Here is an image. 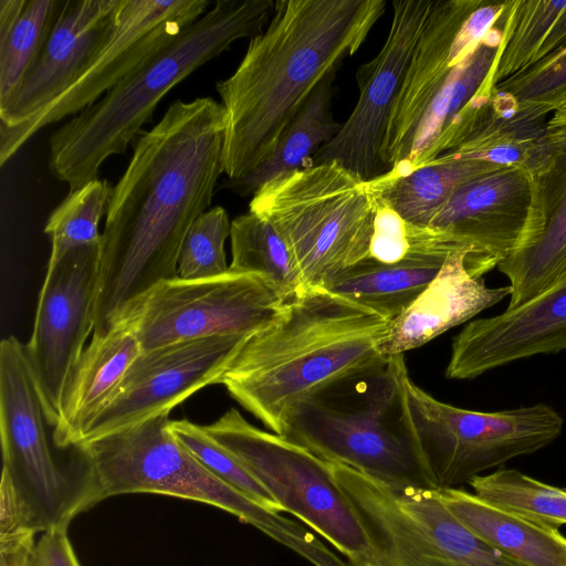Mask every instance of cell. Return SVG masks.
Segmentation results:
<instances>
[{
  "label": "cell",
  "mask_w": 566,
  "mask_h": 566,
  "mask_svg": "<svg viewBox=\"0 0 566 566\" xmlns=\"http://www.w3.org/2000/svg\"><path fill=\"white\" fill-rule=\"evenodd\" d=\"M406 405L437 488H462L486 471L554 442L562 416L549 405L499 411L469 410L442 402L405 380Z\"/></svg>",
  "instance_id": "10"
},
{
  "label": "cell",
  "mask_w": 566,
  "mask_h": 566,
  "mask_svg": "<svg viewBox=\"0 0 566 566\" xmlns=\"http://www.w3.org/2000/svg\"><path fill=\"white\" fill-rule=\"evenodd\" d=\"M248 337L218 335L142 350L80 443L170 412L201 388L219 384Z\"/></svg>",
  "instance_id": "17"
},
{
  "label": "cell",
  "mask_w": 566,
  "mask_h": 566,
  "mask_svg": "<svg viewBox=\"0 0 566 566\" xmlns=\"http://www.w3.org/2000/svg\"><path fill=\"white\" fill-rule=\"evenodd\" d=\"M510 0H434L411 55L386 129V171L408 157L416 129L454 69L495 25Z\"/></svg>",
  "instance_id": "14"
},
{
  "label": "cell",
  "mask_w": 566,
  "mask_h": 566,
  "mask_svg": "<svg viewBox=\"0 0 566 566\" xmlns=\"http://www.w3.org/2000/svg\"><path fill=\"white\" fill-rule=\"evenodd\" d=\"M385 0H276L235 71L216 84L226 112L228 179L254 170L316 85L364 43Z\"/></svg>",
  "instance_id": "2"
},
{
  "label": "cell",
  "mask_w": 566,
  "mask_h": 566,
  "mask_svg": "<svg viewBox=\"0 0 566 566\" xmlns=\"http://www.w3.org/2000/svg\"><path fill=\"white\" fill-rule=\"evenodd\" d=\"M206 432L234 455L280 505L347 559L367 547V535L333 464L290 439L251 424L235 409Z\"/></svg>",
  "instance_id": "11"
},
{
  "label": "cell",
  "mask_w": 566,
  "mask_h": 566,
  "mask_svg": "<svg viewBox=\"0 0 566 566\" xmlns=\"http://www.w3.org/2000/svg\"><path fill=\"white\" fill-rule=\"evenodd\" d=\"M531 203L527 168L505 166L462 182L428 227L459 250L470 251L468 268L483 277L522 244Z\"/></svg>",
  "instance_id": "19"
},
{
  "label": "cell",
  "mask_w": 566,
  "mask_h": 566,
  "mask_svg": "<svg viewBox=\"0 0 566 566\" xmlns=\"http://www.w3.org/2000/svg\"><path fill=\"white\" fill-rule=\"evenodd\" d=\"M46 424L27 346L6 337L0 343V485L35 533L69 528L75 516L99 503L87 464L69 469L56 461Z\"/></svg>",
  "instance_id": "8"
},
{
  "label": "cell",
  "mask_w": 566,
  "mask_h": 566,
  "mask_svg": "<svg viewBox=\"0 0 566 566\" xmlns=\"http://www.w3.org/2000/svg\"><path fill=\"white\" fill-rule=\"evenodd\" d=\"M446 507L475 536L523 566H566V536L463 488L439 489Z\"/></svg>",
  "instance_id": "25"
},
{
  "label": "cell",
  "mask_w": 566,
  "mask_h": 566,
  "mask_svg": "<svg viewBox=\"0 0 566 566\" xmlns=\"http://www.w3.org/2000/svg\"><path fill=\"white\" fill-rule=\"evenodd\" d=\"M545 124L544 117L525 116L505 106L495 96L494 111L486 122L449 154L501 167H527Z\"/></svg>",
  "instance_id": "32"
},
{
  "label": "cell",
  "mask_w": 566,
  "mask_h": 566,
  "mask_svg": "<svg viewBox=\"0 0 566 566\" xmlns=\"http://www.w3.org/2000/svg\"><path fill=\"white\" fill-rule=\"evenodd\" d=\"M63 2L28 0L15 27L0 42V108L12 98L36 61Z\"/></svg>",
  "instance_id": "34"
},
{
  "label": "cell",
  "mask_w": 566,
  "mask_h": 566,
  "mask_svg": "<svg viewBox=\"0 0 566 566\" xmlns=\"http://www.w3.org/2000/svg\"><path fill=\"white\" fill-rule=\"evenodd\" d=\"M142 353L132 328L117 322L106 334L93 336L63 389L53 443L75 448L91 423L109 402L125 374Z\"/></svg>",
  "instance_id": "24"
},
{
  "label": "cell",
  "mask_w": 566,
  "mask_h": 566,
  "mask_svg": "<svg viewBox=\"0 0 566 566\" xmlns=\"http://www.w3.org/2000/svg\"><path fill=\"white\" fill-rule=\"evenodd\" d=\"M403 354L302 401L283 437L381 482L437 489L409 419Z\"/></svg>",
  "instance_id": "5"
},
{
  "label": "cell",
  "mask_w": 566,
  "mask_h": 566,
  "mask_svg": "<svg viewBox=\"0 0 566 566\" xmlns=\"http://www.w3.org/2000/svg\"><path fill=\"white\" fill-rule=\"evenodd\" d=\"M169 413L74 448L88 467L98 502L132 493L200 502L254 526L313 566H345L303 523L259 504L206 469L171 433Z\"/></svg>",
  "instance_id": "6"
},
{
  "label": "cell",
  "mask_w": 566,
  "mask_h": 566,
  "mask_svg": "<svg viewBox=\"0 0 566 566\" xmlns=\"http://www.w3.org/2000/svg\"><path fill=\"white\" fill-rule=\"evenodd\" d=\"M174 437L212 474L259 504L283 513L280 505L248 469L210 437L203 426L188 420H171Z\"/></svg>",
  "instance_id": "36"
},
{
  "label": "cell",
  "mask_w": 566,
  "mask_h": 566,
  "mask_svg": "<svg viewBox=\"0 0 566 566\" xmlns=\"http://www.w3.org/2000/svg\"><path fill=\"white\" fill-rule=\"evenodd\" d=\"M224 133L222 104L197 97L171 103L135 139L107 206L93 336L106 334L154 286L178 277L185 235L224 172Z\"/></svg>",
  "instance_id": "1"
},
{
  "label": "cell",
  "mask_w": 566,
  "mask_h": 566,
  "mask_svg": "<svg viewBox=\"0 0 566 566\" xmlns=\"http://www.w3.org/2000/svg\"><path fill=\"white\" fill-rule=\"evenodd\" d=\"M564 349L566 272L526 303L468 323L453 337L446 377L473 379L518 359Z\"/></svg>",
  "instance_id": "20"
},
{
  "label": "cell",
  "mask_w": 566,
  "mask_h": 566,
  "mask_svg": "<svg viewBox=\"0 0 566 566\" xmlns=\"http://www.w3.org/2000/svg\"><path fill=\"white\" fill-rule=\"evenodd\" d=\"M102 244L71 250L48 263L27 346L49 424L65 384L94 331Z\"/></svg>",
  "instance_id": "15"
},
{
  "label": "cell",
  "mask_w": 566,
  "mask_h": 566,
  "mask_svg": "<svg viewBox=\"0 0 566 566\" xmlns=\"http://www.w3.org/2000/svg\"><path fill=\"white\" fill-rule=\"evenodd\" d=\"M389 324L323 287H305L247 338L219 384L269 431L282 436L298 403L388 359L379 345Z\"/></svg>",
  "instance_id": "3"
},
{
  "label": "cell",
  "mask_w": 566,
  "mask_h": 566,
  "mask_svg": "<svg viewBox=\"0 0 566 566\" xmlns=\"http://www.w3.org/2000/svg\"><path fill=\"white\" fill-rule=\"evenodd\" d=\"M272 0H218L170 43L124 76L50 138L49 168L71 190L97 178L104 161L126 151L161 98L243 38L260 34Z\"/></svg>",
  "instance_id": "4"
},
{
  "label": "cell",
  "mask_w": 566,
  "mask_h": 566,
  "mask_svg": "<svg viewBox=\"0 0 566 566\" xmlns=\"http://www.w3.org/2000/svg\"><path fill=\"white\" fill-rule=\"evenodd\" d=\"M113 186L106 179H94L71 190L50 213L44 232L51 241L49 262L71 250L102 244L99 222L106 214Z\"/></svg>",
  "instance_id": "33"
},
{
  "label": "cell",
  "mask_w": 566,
  "mask_h": 566,
  "mask_svg": "<svg viewBox=\"0 0 566 566\" xmlns=\"http://www.w3.org/2000/svg\"><path fill=\"white\" fill-rule=\"evenodd\" d=\"M35 534L22 524L0 525V566H27Z\"/></svg>",
  "instance_id": "39"
},
{
  "label": "cell",
  "mask_w": 566,
  "mask_h": 566,
  "mask_svg": "<svg viewBox=\"0 0 566 566\" xmlns=\"http://www.w3.org/2000/svg\"><path fill=\"white\" fill-rule=\"evenodd\" d=\"M336 71L316 85L272 154L244 177L228 179L229 189L240 196L254 195L271 179L308 166L317 150L336 136L342 127L332 113Z\"/></svg>",
  "instance_id": "27"
},
{
  "label": "cell",
  "mask_w": 566,
  "mask_h": 566,
  "mask_svg": "<svg viewBox=\"0 0 566 566\" xmlns=\"http://www.w3.org/2000/svg\"><path fill=\"white\" fill-rule=\"evenodd\" d=\"M506 10L472 53L454 69L429 105L405 163L388 171L405 174L452 151L491 116L495 107L493 70Z\"/></svg>",
  "instance_id": "22"
},
{
  "label": "cell",
  "mask_w": 566,
  "mask_h": 566,
  "mask_svg": "<svg viewBox=\"0 0 566 566\" xmlns=\"http://www.w3.org/2000/svg\"><path fill=\"white\" fill-rule=\"evenodd\" d=\"M434 0H397L388 36L369 62L357 70L358 101L336 136L310 165L337 161L369 181L386 172L381 147L411 55Z\"/></svg>",
  "instance_id": "16"
},
{
  "label": "cell",
  "mask_w": 566,
  "mask_h": 566,
  "mask_svg": "<svg viewBox=\"0 0 566 566\" xmlns=\"http://www.w3.org/2000/svg\"><path fill=\"white\" fill-rule=\"evenodd\" d=\"M566 48V0H510L494 64L495 86Z\"/></svg>",
  "instance_id": "29"
},
{
  "label": "cell",
  "mask_w": 566,
  "mask_h": 566,
  "mask_svg": "<svg viewBox=\"0 0 566 566\" xmlns=\"http://www.w3.org/2000/svg\"><path fill=\"white\" fill-rule=\"evenodd\" d=\"M249 211L284 239L305 287H322L368 258L377 205L368 181L327 161L265 182Z\"/></svg>",
  "instance_id": "7"
},
{
  "label": "cell",
  "mask_w": 566,
  "mask_h": 566,
  "mask_svg": "<svg viewBox=\"0 0 566 566\" xmlns=\"http://www.w3.org/2000/svg\"><path fill=\"white\" fill-rule=\"evenodd\" d=\"M468 485L482 500L536 523L555 528L566 524V488L505 467L478 475Z\"/></svg>",
  "instance_id": "31"
},
{
  "label": "cell",
  "mask_w": 566,
  "mask_h": 566,
  "mask_svg": "<svg viewBox=\"0 0 566 566\" xmlns=\"http://www.w3.org/2000/svg\"><path fill=\"white\" fill-rule=\"evenodd\" d=\"M332 464L368 542L346 566H523L469 531L437 489L392 485Z\"/></svg>",
  "instance_id": "9"
},
{
  "label": "cell",
  "mask_w": 566,
  "mask_h": 566,
  "mask_svg": "<svg viewBox=\"0 0 566 566\" xmlns=\"http://www.w3.org/2000/svg\"><path fill=\"white\" fill-rule=\"evenodd\" d=\"M494 91L502 102L525 116L545 117L566 95V48L504 80Z\"/></svg>",
  "instance_id": "35"
},
{
  "label": "cell",
  "mask_w": 566,
  "mask_h": 566,
  "mask_svg": "<svg viewBox=\"0 0 566 566\" xmlns=\"http://www.w3.org/2000/svg\"><path fill=\"white\" fill-rule=\"evenodd\" d=\"M526 168L532 184L526 233L497 265L510 282L507 308L534 298L566 272V108L546 120Z\"/></svg>",
  "instance_id": "18"
},
{
  "label": "cell",
  "mask_w": 566,
  "mask_h": 566,
  "mask_svg": "<svg viewBox=\"0 0 566 566\" xmlns=\"http://www.w3.org/2000/svg\"><path fill=\"white\" fill-rule=\"evenodd\" d=\"M229 270L263 274L290 295L305 289L301 271L286 242L266 219L249 211L231 221Z\"/></svg>",
  "instance_id": "30"
},
{
  "label": "cell",
  "mask_w": 566,
  "mask_h": 566,
  "mask_svg": "<svg viewBox=\"0 0 566 566\" xmlns=\"http://www.w3.org/2000/svg\"><path fill=\"white\" fill-rule=\"evenodd\" d=\"M69 528H53L42 534L27 566H81L69 538Z\"/></svg>",
  "instance_id": "38"
},
{
  "label": "cell",
  "mask_w": 566,
  "mask_h": 566,
  "mask_svg": "<svg viewBox=\"0 0 566 566\" xmlns=\"http://www.w3.org/2000/svg\"><path fill=\"white\" fill-rule=\"evenodd\" d=\"M206 0H124L117 23L78 78L23 123L0 129V166L40 129L76 115L208 10Z\"/></svg>",
  "instance_id": "13"
},
{
  "label": "cell",
  "mask_w": 566,
  "mask_h": 566,
  "mask_svg": "<svg viewBox=\"0 0 566 566\" xmlns=\"http://www.w3.org/2000/svg\"><path fill=\"white\" fill-rule=\"evenodd\" d=\"M290 295L258 273L164 281L132 304L119 321L135 333L142 350L218 335L251 336L266 326Z\"/></svg>",
  "instance_id": "12"
},
{
  "label": "cell",
  "mask_w": 566,
  "mask_h": 566,
  "mask_svg": "<svg viewBox=\"0 0 566 566\" xmlns=\"http://www.w3.org/2000/svg\"><path fill=\"white\" fill-rule=\"evenodd\" d=\"M231 221L224 208L216 206L202 212L188 229L178 256V277L199 280L229 271L224 243Z\"/></svg>",
  "instance_id": "37"
},
{
  "label": "cell",
  "mask_w": 566,
  "mask_h": 566,
  "mask_svg": "<svg viewBox=\"0 0 566 566\" xmlns=\"http://www.w3.org/2000/svg\"><path fill=\"white\" fill-rule=\"evenodd\" d=\"M497 168L501 166L448 153L405 174L386 171L368 186L378 203L406 222L429 226L462 182Z\"/></svg>",
  "instance_id": "26"
},
{
  "label": "cell",
  "mask_w": 566,
  "mask_h": 566,
  "mask_svg": "<svg viewBox=\"0 0 566 566\" xmlns=\"http://www.w3.org/2000/svg\"><path fill=\"white\" fill-rule=\"evenodd\" d=\"M558 108H566V95H565V96L560 99V102L558 103V105H557V108H556V109H558ZM556 109H555V111H556Z\"/></svg>",
  "instance_id": "41"
},
{
  "label": "cell",
  "mask_w": 566,
  "mask_h": 566,
  "mask_svg": "<svg viewBox=\"0 0 566 566\" xmlns=\"http://www.w3.org/2000/svg\"><path fill=\"white\" fill-rule=\"evenodd\" d=\"M124 0H66L33 66L0 108V129L29 119L69 88L116 27Z\"/></svg>",
  "instance_id": "21"
},
{
  "label": "cell",
  "mask_w": 566,
  "mask_h": 566,
  "mask_svg": "<svg viewBox=\"0 0 566 566\" xmlns=\"http://www.w3.org/2000/svg\"><path fill=\"white\" fill-rule=\"evenodd\" d=\"M470 251L453 252L437 276L397 317L379 345L388 358L416 349L511 295L510 285L490 287L468 268Z\"/></svg>",
  "instance_id": "23"
},
{
  "label": "cell",
  "mask_w": 566,
  "mask_h": 566,
  "mask_svg": "<svg viewBox=\"0 0 566 566\" xmlns=\"http://www.w3.org/2000/svg\"><path fill=\"white\" fill-rule=\"evenodd\" d=\"M28 0H0V42L3 41L19 21Z\"/></svg>",
  "instance_id": "40"
},
{
  "label": "cell",
  "mask_w": 566,
  "mask_h": 566,
  "mask_svg": "<svg viewBox=\"0 0 566 566\" xmlns=\"http://www.w3.org/2000/svg\"><path fill=\"white\" fill-rule=\"evenodd\" d=\"M444 261L406 260L382 264L366 259L339 273L322 287L392 321L437 276Z\"/></svg>",
  "instance_id": "28"
}]
</instances>
